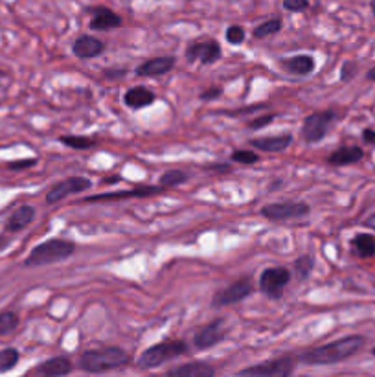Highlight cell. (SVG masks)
Masks as SVG:
<instances>
[{
    "mask_svg": "<svg viewBox=\"0 0 375 377\" xmlns=\"http://www.w3.org/2000/svg\"><path fill=\"white\" fill-rule=\"evenodd\" d=\"M164 186H142L137 190L131 191H112V193H102V196H93L87 197L85 203H100V201H116V199H125V197H149L162 191Z\"/></svg>",
    "mask_w": 375,
    "mask_h": 377,
    "instance_id": "15",
    "label": "cell"
},
{
    "mask_svg": "<svg viewBox=\"0 0 375 377\" xmlns=\"http://www.w3.org/2000/svg\"><path fill=\"white\" fill-rule=\"evenodd\" d=\"M291 282V271L285 267H270L260 276V291L269 298H280L285 285Z\"/></svg>",
    "mask_w": 375,
    "mask_h": 377,
    "instance_id": "7",
    "label": "cell"
},
{
    "mask_svg": "<svg viewBox=\"0 0 375 377\" xmlns=\"http://www.w3.org/2000/svg\"><path fill=\"white\" fill-rule=\"evenodd\" d=\"M313 265H315L313 257H311V256H300L295 262L296 275L300 276V278H307L309 272L313 271Z\"/></svg>",
    "mask_w": 375,
    "mask_h": 377,
    "instance_id": "30",
    "label": "cell"
},
{
    "mask_svg": "<svg viewBox=\"0 0 375 377\" xmlns=\"http://www.w3.org/2000/svg\"><path fill=\"white\" fill-rule=\"evenodd\" d=\"M188 181V175L181 169H168V171H164L162 177H160V186L164 188H171V186H179L182 182Z\"/></svg>",
    "mask_w": 375,
    "mask_h": 377,
    "instance_id": "27",
    "label": "cell"
},
{
    "mask_svg": "<svg viewBox=\"0 0 375 377\" xmlns=\"http://www.w3.org/2000/svg\"><path fill=\"white\" fill-rule=\"evenodd\" d=\"M296 361L292 357H278V359L265 361V363L254 364L248 368L239 370V376H252V377H283L291 376L295 372Z\"/></svg>",
    "mask_w": 375,
    "mask_h": 377,
    "instance_id": "5",
    "label": "cell"
},
{
    "mask_svg": "<svg viewBox=\"0 0 375 377\" xmlns=\"http://www.w3.org/2000/svg\"><path fill=\"white\" fill-rule=\"evenodd\" d=\"M252 293V280L250 278H239L238 282H234L232 285H228L226 289L219 291L213 294L212 304L216 307L230 306V304H238V302L245 300L247 297H250Z\"/></svg>",
    "mask_w": 375,
    "mask_h": 377,
    "instance_id": "9",
    "label": "cell"
},
{
    "mask_svg": "<svg viewBox=\"0 0 375 377\" xmlns=\"http://www.w3.org/2000/svg\"><path fill=\"white\" fill-rule=\"evenodd\" d=\"M90 186H93V182L85 177L65 179V181L58 182V184L46 193V203L48 204L59 203V201H63L65 197L72 196V193H80V191H85Z\"/></svg>",
    "mask_w": 375,
    "mask_h": 377,
    "instance_id": "11",
    "label": "cell"
},
{
    "mask_svg": "<svg viewBox=\"0 0 375 377\" xmlns=\"http://www.w3.org/2000/svg\"><path fill=\"white\" fill-rule=\"evenodd\" d=\"M221 58V46L217 41H195L186 48V59L190 63L201 61L203 65H212Z\"/></svg>",
    "mask_w": 375,
    "mask_h": 377,
    "instance_id": "10",
    "label": "cell"
},
{
    "mask_svg": "<svg viewBox=\"0 0 375 377\" xmlns=\"http://www.w3.org/2000/svg\"><path fill=\"white\" fill-rule=\"evenodd\" d=\"M364 225H366L368 228H371V230H375V213H371L370 218H368L366 221H364Z\"/></svg>",
    "mask_w": 375,
    "mask_h": 377,
    "instance_id": "40",
    "label": "cell"
},
{
    "mask_svg": "<svg viewBox=\"0 0 375 377\" xmlns=\"http://www.w3.org/2000/svg\"><path fill=\"white\" fill-rule=\"evenodd\" d=\"M276 118V115H267V116H260V118H256V120L248 122V129H252V131H256V129H261L265 127L267 124H270V122Z\"/></svg>",
    "mask_w": 375,
    "mask_h": 377,
    "instance_id": "34",
    "label": "cell"
},
{
    "mask_svg": "<svg viewBox=\"0 0 375 377\" xmlns=\"http://www.w3.org/2000/svg\"><path fill=\"white\" fill-rule=\"evenodd\" d=\"M65 146L74 147V149H88V147L96 146V140L87 137H61L59 138Z\"/></svg>",
    "mask_w": 375,
    "mask_h": 377,
    "instance_id": "29",
    "label": "cell"
},
{
    "mask_svg": "<svg viewBox=\"0 0 375 377\" xmlns=\"http://www.w3.org/2000/svg\"><path fill=\"white\" fill-rule=\"evenodd\" d=\"M232 160H234V162H239V164H256L258 160H260V156H258L256 153H252V151L238 149L232 153Z\"/></svg>",
    "mask_w": 375,
    "mask_h": 377,
    "instance_id": "31",
    "label": "cell"
},
{
    "mask_svg": "<svg viewBox=\"0 0 375 377\" xmlns=\"http://www.w3.org/2000/svg\"><path fill=\"white\" fill-rule=\"evenodd\" d=\"M70 370H72V361L68 359V357H52V359L44 361L39 368L33 370V373L56 377V376H66V373H70Z\"/></svg>",
    "mask_w": 375,
    "mask_h": 377,
    "instance_id": "20",
    "label": "cell"
},
{
    "mask_svg": "<svg viewBox=\"0 0 375 377\" xmlns=\"http://www.w3.org/2000/svg\"><path fill=\"white\" fill-rule=\"evenodd\" d=\"M2 75H4V70H0V78H2Z\"/></svg>",
    "mask_w": 375,
    "mask_h": 377,
    "instance_id": "43",
    "label": "cell"
},
{
    "mask_svg": "<svg viewBox=\"0 0 375 377\" xmlns=\"http://www.w3.org/2000/svg\"><path fill=\"white\" fill-rule=\"evenodd\" d=\"M366 78H368V80H370V81H375V68H371V70L368 72Z\"/></svg>",
    "mask_w": 375,
    "mask_h": 377,
    "instance_id": "41",
    "label": "cell"
},
{
    "mask_svg": "<svg viewBox=\"0 0 375 377\" xmlns=\"http://www.w3.org/2000/svg\"><path fill=\"white\" fill-rule=\"evenodd\" d=\"M213 373H216V368H213L212 364L201 363V361L182 364V366L168 370V376L173 377H212Z\"/></svg>",
    "mask_w": 375,
    "mask_h": 377,
    "instance_id": "17",
    "label": "cell"
},
{
    "mask_svg": "<svg viewBox=\"0 0 375 377\" xmlns=\"http://www.w3.org/2000/svg\"><path fill=\"white\" fill-rule=\"evenodd\" d=\"M282 26H283L282 18H270L267 23L254 28L252 36H254V39H265V37H270L274 36V33H278V31L282 30Z\"/></svg>",
    "mask_w": 375,
    "mask_h": 377,
    "instance_id": "25",
    "label": "cell"
},
{
    "mask_svg": "<svg viewBox=\"0 0 375 377\" xmlns=\"http://www.w3.org/2000/svg\"><path fill=\"white\" fill-rule=\"evenodd\" d=\"M352 247L355 250V254L361 257H371L375 254V238L371 234H357L352 240Z\"/></svg>",
    "mask_w": 375,
    "mask_h": 377,
    "instance_id": "24",
    "label": "cell"
},
{
    "mask_svg": "<svg viewBox=\"0 0 375 377\" xmlns=\"http://www.w3.org/2000/svg\"><path fill=\"white\" fill-rule=\"evenodd\" d=\"M173 67H175V59L173 58H154L142 63L137 68V74L144 75V78H153V75L168 74L173 70Z\"/></svg>",
    "mask_w": 375,
    "mask_h": 377,
    "instance_id": "18",
    "label": "cell"
},
{
    "mask_svg": "<svg viewBox=\"0 0 375 377\" xmlns=\"http://www.w3.org/2000/svg\"><path fill=\"white\" fill-rule=\"evenodd\" d=\"M362 138H364V142L366 144H375V131L374 129H364V131H362Z\"/></svg>",
    "mask_w": 375,
    "mask_h": 377,
    "instance_id": "38",
    "label": "cell"
},
{
    "mask_svg": "<svg viewBox=\"0 0 375 377\" xmlns=\"http://www.w3.org/2000/svg\"><path fill=\"white\" fill-rule=\"evenodd\" d=\"M223 94V89L221 87H212V89L204 90V92H201V100H204V102H210V100H216L217 96H221Z\"/></svg>",
    "mask_w": 375,
    "mask_h": 377,
    "instance_id": "37",
    "label": "cell"
},
{
    "mask_svg": "<svg viewBox=\"0 0 375 377\" xmlns=\"http://www.w3.org/2000/svg\"><path fill=\"white\" fill-rule=\"evenodd\" d=\"M186 351H188V344H186L184 341H164L147 348V350L140 355L138 364H140V368L146 370L157 368L160 364L181 357Z\"/></svg>",
    "mask_w": 375,
    "mask_h": 377,
    "instance_id": "4",
    "label": "cell"
},
{
    "mask_svg": "<svg viewBox=\"0 0 375 377\" xmlns=\"http://www.w3.org/2000/svg\"><path fill=\"white\" fill-rule=\"evenodd\" d=\"M19 359H21V354L15 348H4L0 351V372H9L11 368H15Z\"/></svg>",
    "mask_w": 375,
    "mask_h": 377,
    "instance_id": "26",
    "label": "cell"
},
{
    "mask_svg": "<svg viewBox=\"0 0 375 377\" xmlns=\"http://www.w3.org/2000/svg\"><path fill=\"white\" fill-rule=\"evenodd\" d=\"M90 14V28L93 30H112V28L122 26V17L115 14L112 9L105 8V6H97V8H88Z\"/></svg>",
    "mask_w": 375,
    "mask_h": 377,
    "instance_id": "13",
    "label": "cell"
},
{
    "mask_svg": "<svg viewBox=\"0 0 375 377\" xmlns=\"http://www.w3.org/2000/svg\"><path fill=\"white\" fill-rule=\"evenodd\" d=\"M362 156H364V151L359 146H346L333 151L327 160H329V164L333 166H348L355 164V162H361Z\"/></svg>",
    "mask_w": 375,
    "mask_h": 377,
    "instance_id": "22",
    "label": "cell"
},
{
    "mask_svg": "<svg viewBox=\"0 0 375 377\" xmlns=\"http://www.w3.org/2000/svg\"><path fill=\"white\" fill-rule=\"evenodd\" d=\"M157 96H154L153 90H149L147 87H132L125 92V105L131 107V109H142V107H147L151 103H154Z\"/></svg>",
    "mask_w": 375,
    "mask_h": 377,
    "instance_id": "21",
    "label": "cell"
},
{
    "mask_svg": "<svg viewBox=\"0 0 375 377\" xmlns=\"http://www.w3.org/2000/svg\"><path fill=\"white\" fill-rule=\"evenodd\" d=\"M309 213V206L305 203L285 201V203H273L261 208V216L270 221H285V219H298Z\"/></svg>",
    "mask_w": 375,
    "mask_h": 377,
    "instance_id": "8",
    "label": "cell"
},
{
    "mask_svg": "<svg viewBox=\"0 0 375 377\" xmlns=\"http://www.w3.org/2000/svg\"><path fill=\"white\" fill-rule=\"evenodd\" d=\"M225 335H226L225 320L216 319L213 322L203 326V328L195 333L194 344H195V348H199V350H208V348L216 346L217 342L223 341Z\"/></svg>",
    "mask_w": 375,
    "mask_h": 377,
    "instance_id": "12",
    "label": "cell"
},
{
    "mask_svg": "<svg viewBox=\"0 0 375 377\" xmlns=\"http://www.w3.org/2000/svg\"><path fill=\"white\" fill-rule=\"evenodd\" d=\"M283 67L291 72V74L307 75L315 70V59L311 55H295L291 59H285Z\"/></svg>",
    "mask_w": 375,
    "mask_h": 377,
    "instance_id": "23",
    "label": "cell"
},
{
    "mask_svg": "<svg viewBox=\"0 0 375 377\" xmlns=\"http://www.w3.org/2000/svg\"><path fill=\"white\" fill-rule=\"evenodd\" d=\"M19 322H21V319L14 311L0 313V335H8V333L15 331L19 328Z\"/></svg>",
    "mask_w": 375,
    "mask_h": 377,
    "instance_id": "28",
    "label": "cell"
},
{
    "mask_svg": "<svg viewBox=\"0 0 375 377\" xmlns=\"http://www.w3.org/2000/svg\"><path fill=\"white\" fill-rule=\"evenodd\" d=\"M208 168L213 169V171H219V174H230L228 164H212V166H208Z\"/></svg>",
    "mask_w": 375,
    "mask_h": 377,
    "instance_id": "39",
    "label": "cell"
},
{
    "mask_svg": "<svg viewBox=\"0 0 375 377\" xmlns=\"http://www.w3.org/2000/svg\"><path fill=\"white\" fill-rule=\"evenodd\" d=\"M291 142H292L291 134H278V137H267V138L250 140L252 146L260 151H265V153H280V151H285L287 147L291 146Z\"/></svg>",
    "mask_w": 375,
    "mask_h": 377,
    "instance_id": "19",
    "label": "cell"
},
{
    "mask_svg": "<svg viewBox=\"0 0 375 377\" xmlns=\"http://www.w3.org/2000/svg\"><path fill=\"white\" fill-rule=\"evenodd\" d=\"M72 50H74V53L78 55V58L93 59V58H97V55L105 50V45H103L102 41L96 39V37H93V36H81L75 39Z\"/></svg>",
    "mask_w": 375,
    "mask_h": 377,
    "instance_id": "14",
    "label": "cell"
},
{
    "mask_svg": "<svg viewBox=\"0 0 375 377\" xmlns=\"http://www.w3.org/2000/svg\"><path fill=\"white\" fill-rule=\"evenodd\" d=\"M129 363V354L118 346H107L100 350H88L81 355L80 368L88 373H103L120 368Z\"/></svg>",
    "mask_w": 375,
    "mask_h": 377,
    "instance_id": "2",
    "label": "cell"
},
{
    "mask_svg": "<svg viewBox=\"0 0 375 377\" xmlns=\"http://www.w3.org/2000/svg\"><path fill=\"white\" fill-rule=\"evenodd\" d=\"M355 72H357V65L355 63H344V67H342V72H340V80L342 81H348L352 80L353 75H355Z\"/></svg>",
    "mask_w": 375,
    "mask_h": 377,
    "instance_id": "35",
    "label": "cell"
},
{
    "mask_svg": "<svg viewBox=\"0 0 375 377\" xmlns=\"http://www.w3.org/2000/svg\"><path fill=\"white\" fill-rule=\"evenodd\" d=\"M371 354H374V355H375V348H374V350H371Z\"/></svg>",
    "mask_w": 375,
    "mask_h": 377,
    "instance_id": "44",
    "label": "cell"
},
{
    "mask_svg": "<svg viewBox=\"0 0 375 377\" xmlns=\"http://www.w3.org/2000/svg\"><path fill=\"white\" fill-rule=\"evenodd\" d=\"M37 160L36 159H30V160H19V162H9L8 168L14 169V171H21V169H26V168H31V166H36Z\"/></svg>",
    "mask_w": 375,
    "mask_h": 377,
    "instance_id": "36",
    "label": "cell"
},
{
    "mask_svg": "<svg viewBox=\"0 0 375 377\" xmlns=\"http://www.w3.org/2000/svg\"><path fill=\"white\" fill-rule=\"evenodd\" d=\"M75 245L72 241L66 240H48L44 243L37 245L36 249L28 254V257L24 260L26 267H43L50 265V263L61 262L65 257H68L70 254H74Z\"/></svg>",
    "mask_w": 375,
    "mask_h": 377,
    "instance_id": "3",
    "label": "cell"
},
{
    "mask_svg": "<svg viewBox=\"0 0 375 377\" xmlns=\"http://www.w3.org/2000/svg\"><path fill=\"white\" fill-rule=\"evenodd\" d=\"M337 120L335 111H324V112H313L304 120V127H302V137L305 142L315 144L320 142L329 131V125Z\"/></svg>",
    "mask_w": 375,
    "mask_h": 377,
    "instance_id": "6",
    "label": "cell"
},
{
    "mask_svg": "<svg viewBox=\"0 0 375 377\" xmlns=\"http://www.w3.org/2000/svg\"><path fill=\"white\" fill-rule=\"evenodd\" d=\"M283 8L291 14H300L309 8V0H283Z\"/></svg>",
    "mask_w": 375,
    "mask_h": 377,
    "instance_id": "33",
    "label": "cell"
},
{
    "mask_svg": "<svg viewBox=\"0 0 375 377\" xmlns=\"http://www.w3.org/2000/svg\"><path fill=\"white\" fill-rule=\"evenodd\" d=\"M364 344H366V339L362 335H349V337H342L339 341L327 342L322 346L304 351L300 355V361L304 364H335L340 363V361L349 359Z\"/></svg>",
    "mask_w": 375,
    "mask_h": 377,
    "instance_id": "1",
    "label": "cell"
},
{
    "mask_svg": "<svg viewBox=\"0 0 375 377\" xmlns=\"http://www.w3.org/2000/svg\"><path fill=\"white\" fill-rule=\"evenodd\" d=\"M370 8H371V14H374V17H375V0H371L370 2Z\"/></svg>",
    "mask_w": 375,
    "mask_h": 377,
    "instance_id": "42",
    "label": "cell"
},
{
    "mask_svg": "<svg viewBox=\"0 0 375 377\" xmlns=\"http://www.w3.org/2000/svg\"><path fill=\"white\" fill-rule=\"evenodd\" d=\"M226 41L230 45H241L245 41V30L241 26H230L226 30Z\"/></svg>",
    "mask_w": 375,
    "mask_h": 377,
    "instance_id": "32",
    "label": "cell"
},
{
    "mask_svg": "<svg viewBox=\"0 0 375 377\" xmlns=\"http://www.w3.org/2000/svg\"><path fill=\"white\" fill-rule=\"evenodd\" d=\"M36 219V208L30 206V204H22L15 210L9 219L6 221V230L8 232H21L24 230L26 226L31 225V221Z\"/></svg>",
    "mask_w": 375,
    "mask_h": 377,
    "instance_id": "16",
    "label": "cell"
}]
</instances>
